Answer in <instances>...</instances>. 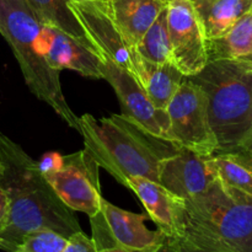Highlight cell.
Returning a JSON list of instances; mask_svg holds the SVG:
<instances>
[{
  "mask_svg": "<svg viewBox=\"0 0 252 252\" xmlns=\"http://www.w3.org/2000/svg\"><path fill=\"white\" fill-rule=\"evenodd\" d=\"M62 161V155L58 154V153H48V154L44 155L38 162V167L41 170L42 174L44 172L52 171V170L56 169Z\"/></svg>",
  "mask_w": 252,
  "mask_h": 252,
  "instance_id": "obj_25",
  "label": "cell"
},
{
  "mask_svg": "<svg viewBox=\"0 0 252 252\" xmlns=\"http://www.w3.org/2000/svg\"><path fill=\"white\" fill-rule=\"evenodd\" d=\"M126 187L132 189L147 211L148 217L169 238L179 233L181 201L172 196L159 182L145 177H130Z\"/></svg>",
  "mask_w": 252,
  "mask_h": 252,
  "instance_id": "obj_14",
  "label": "cell"
},
{
  "mask_svg": "<svg viewBox=\"0 0 252 252\" xmlns=\"http://www.w3.org/2000/svg\"><path fill=\"white\" fill-rule=\"evenodd\" d=\"M160 252H235L216 239L191 230L182 229L177 236L167 239Z\"/></svg>",
  "mask_w": 252,
  "mask_h": 252,
  "instance_id": "obj_22",
  "label": "cell"
},
{
  "mask_svg": "<svg viewBox=\"0 0 252 252\" xmlns=\"http://www.w3.org/2000/svg\"><path fill=\"white\" fill-rule=\"evenodd\" d=\"M68 5L100 56L115 62L139 81L143 59L111 16L105 0H69Z\"/></svg>",
  "mask_w": 252,
  "mask_h": 252,
  "instance_id": "obj_7",
  "label": "cell"
},
{
  "mask_svg": "<svg viewBox=\"0 0 252 252\" xmlns=\"http://www.w3.org/2000/svg\"><path fill=\"white\" fill-rule=\"evenodd\" d=\"M217 176L208 159L186 148L162 160L159 170V184L172 196L185 201L206 191Z\"/></svg>",
  "mask_w": 252,
  "mask_h": 252,
  "instance_id": "obj_12",
  "label": "cell"
},
{
  "mask_svg": "<svg viewBox=\"0 0 252 252\" xmlns=\"http://www.w3.org/2000/svg\"><path fill=\"white\" fill-rule=\"evenodd\" d=\"M111 16L128 41L137 46L169 0H105Z\"/></svg>",
  "mask_w": 252,
  "mask_h": 252,
  "instance_id": "obj_15",
  "label": "cell"
},
{
  "mask_svg": "<svg viewBox=\"0 0 252 252\" xmlns=\"http://www.w3.org/2000/svg\"><path fill=\"white\" fill-rule=\"evenodd\" d=\"M63 252H97V248L93 239L88 238L83 231H78L66 239Z\"/></svg>",
  "mask_w": 252,
  "mask_h": 252,
  "instance_id": "obj_24",
  "label": "cell"
},
{
  "mask_svg": "<svg viewBox=\"0 0 252 252\" xmlns=\"http://www.w3.org/2000/svg\"><path fill=\"white\" fill-rule=\"evenodd\" d=\"M192 2H193V4H196V2H198V1H202V0H191Z\"/></svg>",
  "mask_w": 252,
  "mask_h": 252,
  "instance_id": "obj_29",
  "label": "cell"
},
{
  "mask_svg": "<svg viewBox=\"0 0 252 252\" xmlns=\"http://www.w3.org/2000/svg\"><path fill=\"white\" fill-rule=\"evenodd\" d=\"M224 186L252 198V162L240 152H216L207 158Z\"/></svg>",
  "mask_w": 252,
  "mask_h": 252,
  "instance_id": "obj_19",
  "label": "cell"
},
{
  "mask_svg": "<svg viewBox=\"0 0 252 252\" xmlns=\"http://www.w3.org/2000/svg\"><path fill=\"white\" fill-rule=\"evenodd\" d=\"M100 71L113 88L122 108V115L139 123L153 135L166 139L170 120L166 110H158L148 97L142 84L125 68L101 57Z\"/></svg>",
  "mask_w": 252,
  "mask_h": 252,
  "instance_id": "obj_11",
  "label": "cell"
},
{
  "mask_svg": "<svg viewBox=\"0 0 252 252\" xmlns=\"http://www.w3.org/2000/svg\"><path fill=\"white\" fill-rule=\"evenodd\" d=\"M0 187L9 198V218L0 233V250L14 252L30 233L52 230L68 239L81 231L74 211L54 192L34 161L0 130Z\"/></svg>",
  "mask_w": 252,
  "mask_h": 252,
  "instance_id": "obj_1",
  "label": "cell"
},
{
  "mask_svg": "<svg viewBox=\"0 0 252 252\" xmlns=\"http://www.w3.org/2000/svg\"><path fill=\"white\" fill-rule=\"evenodd\" d=\"M66 238L52 230L30 233L22 239L14 252H63Z\"/></svg>",
  "mask_w": 252,
  "mask_h": 252,
  "instance_id": "obj_23",
  "label": "cell"
},
{
  "mask_svg": "<svg viewBox=\"0 0 252 252\" xmlns=\"http://www.w3.org/2000/svg\"><path fill=\"white\" fill-rule=\"evenodd\" d=\"M42 21L27 0H0V33L11 47L31 93L71 128L78 120L64 97L61 71L48 65L39 47Z\"/></svg>",
  "mask_w": 252,
  "mask_h": 252,
  "instance_id": "obj_4",
  "label": "cell"
},
{
  "mask_svg": "<svg viewBox=\"0 0 252 252\" xmlns=\"http://www.w3.org/2000/svg\"><path fill=\"white\" fill-rule=\"evenodd\" d=\"M193 5L207 39H216L225 34L251 9L252 0H202Z\"/></svg>",
  "mask_w": 252,
  "mask_h": 252,
  "instance_id": "obj_16",
  "label": "cell"
},
{
  "mask_svg": "<svg viewBox=\"0 0 252 252\" xmlns=\"http://www.w3.org/2000/svg\"><path fill=\"white\" fill-rule=\"evenodd\" d=\"M135 51L143 61L150 64L160 65L172 63L166 7L158 15L155 21L145 31L135 46Z\"/></svg>",
  "mask_w": 252,
  "mask_h": 252,
  "instance_id": "obj_21",
  "label": "cell"
},
{
  "mask_svg": "<svg viewBox=\"0 0 252 252\" xmlns=\"http://www.w3.org/2000/svg\"><path fill=\"white\" fill-rule=\"evenodd\" d=\"M166 10L172 64L189 78L208 63L204 27L191 0H169Z\"/></svg>",
  "mask_w": 252,
  "mask_h": 252,
  "instance_id": "obj_10",
  "label": "cell"
},
{
  "mask_svg": "<svg viewBox=\"0 0 252 252\" xmlns=\"http://www.w3.org/2000/svg\"><path fill=\"white\" fill-rule=\"evenodd\" d=\"M98 169L95 160L83 149L62 157L61 164L43 176L68 208L91 218L101 212L103 198Z\"/></svg>",
  "mask_w": 252,
  "mask_h": 252,
  "instance_id": "obj_9",
  "label": "cell"
},
{
  "mask_svg": "<svg viewBox=\"0 0 252 252\" xmlns=\"http://www.w3.org/2000/svg\"><path fill=\"white\" fill-rule=\"evenodd\" d=\"M208 61L235 59L252 63V7L236 24L216 39H208Z\"/></svg>",
  "mask_w": 252,
  "mask_h": 252,
  "instance_id": "obj_18",
  "label": "cell"
},
{
  "mask_svg": "<svg viewBox=\"0 0 252 252\" xmlns=\"http://www.w3.org/2000/svg\"><path fill=\"white\" fill-rule=\"evenodd\" d=\"M234 152H235V150H234ZM236 152L243 153V154L245 155V157H248L252 162V132L243 140V143L239 145Z\"/></svg>",
  "mask_w": 252,
  "mask_h": 252,
  "instance_id": "obj_27",
  "label": "cell"
},
{
  "mask_svg": "<svg viewBox=\"0 0 252 252\" xmlns=\"http://www.w3.org/2000/svg\"><path fill=\"white\" fill-rule=\"evenodd\" d=\"M170 126L166 139L201 157H212L218 143L212 129L208 101L199 86L185 78L166 107Z\"/></svg>",
  "mask_w": 252,
  "mask_h": 252,
  "instance_id": "obj_6",
  "label": "cell"
},
{
  "mask_svg": "<svg viewBox=\"0 0 252 252\" xmlns=\"http://www.w3.org/2000/svg\"><path fill=\"white\" fill-rule=\"evenodd\" d=\"M27 1L39 17L42 24L52 25L62 30L83 44L97 52V49L89 41L83 27L80 26L76 17L71 12L68 5L69 0H27Z\"/></svg>",
  "mask_w": 252,
  "mask_h": 252,
  "instance_id": "obj_20",
  "label": "cell"
},
{
  "mask_svg": "<svg viewBox=\"0 0 252 252\" xmlns=\"http://www.w3.org/2000/svg\"><path fill=\"white\" fill-rule=\"evenodd\" d=\"M182 229L206 234L235 252H252V198L216 179L204 192L181 201L179 233Z\"/></svg>",
  "mask_w": 252,
  "mask_h": 252,
  "instance_id": "obj_5",
  "label": "cell"
},
{
  "mask_svg": "<svg viewBox=\"0 0 252 252\" xmlns=\"http://www.w3.org/2000/svg\"><path fill=\"white\" fill-rule=\"evenodd\" d=\"M39 47L46 62L54 70L68 69L86 78L102 79L100 54L62 30L43 24Z\"/></svg>",
  "mask_w": 252,
  "mask_h": 252,
  "instance_id": "obj_13",
  "label": "cell"
},
{
  "mask_svg": "<svg viewBox=\"0 0 252 252\" xmlns=\"http://www.w3.org/2000/svg\"><path fill=\"white\" fill-rule=\"evenodd\" d=\"M185 78L186 76L172 63L158 65L143 61L139 83L144 88L153 105L158 110H166Z\"/></svg>",
  "mask_w": 252,
  "mask_h": 252,
  "instance_id": "obj_17",
  "label": "cell"
},
{
  "mask_svg": "<svg viewBox=\"0 0 252 252\" xmlns=\"http://www.w3.org/2000/svg\"><path fill=\"white\" fill-rule=\"evenodd\" d=\"M115 248H116V246H115ZM118 252H129V251H126V250H122V249H118ZM158 252H160V251H158Z\"/></svg>",
  "mask_w": 252,
  "mask_h": 252,
  "instance_id": "obj_28",
  "label": "cell"
},
{
  "mask_svg": "<svg viewBox=\"0 0 252 252\" xmlns=\"http://www.w3.org/2000/svg\"><path fill=\"white\" fill-rule=\"evenodd\" d=\"M9 198H7V194L5 193L4 189L0 187V233L2 231V229L5 228L7 223V218H9Z\"/></svg>",
  "mask_w": 252,
  "mask_h": 252,
  "instance_id": "obj_26",
  "label": "cell"
},
{
  "mask_svg": "<svg viewBox=\"0 0 252 252\" xmlns=\"http://www.w3.org/2000/svg\"><path fill=\"white\" fill-rule=\"evenodd\" d=\"M148 218V214L125 211L102 198L101 212L90 218L96 248L116 246L129 252L160 251L169 236L159 229L150 230L145 225Z\"/></svg>",
  "mask_w": 252,
  "mask_h": 252,
  "instance_id": "obj_8",
  "label": "cell"
},
{
  "mask_svg": "<svg viewBox=\"0 0 252 252\" xmlns=\"http://www.w3.org/2000/svg\"><path fill=\"white\" fill-rule=\"evenodd\" d=\"M76 130L83 137L84 150L123 186L137 176L158 182L162 160L181 148L153 135L125 115L96 120L85 113L79 117Z\"/></svg>",
  "mask_w": 252,
  "mask_h": 252,
  "instance_id": "obj_2",
  "label": "cell"
},
{
  "mask_svg": "<svg viewBox=\"0 0 252 252\" xmlns=\"http://www.w3.org/2000/svg\"><path fill=\"white\" fill-rule=\"evenodd\" d=\"M187 79L206 94L217 152L238 149L252 132V63L213 59Z\"/></svg>",
  "mask_w": 252,
  "mask_h": 252,
  "instance_id": "obj_3",
  "label": "cell"
}]
</instances>
